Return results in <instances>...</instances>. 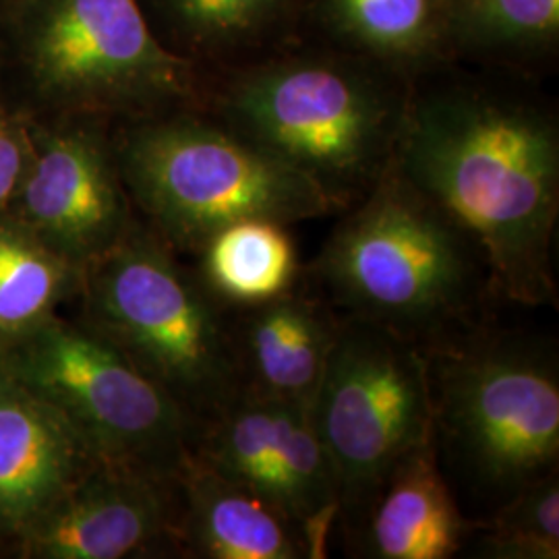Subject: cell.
<instances>
[{
  "instance_id": "7c38bea8",
  "label": "cell",
  "mask_w": 559,
  "mask_h": 559,
  "mask_svg": "<svg viewBox=\"0 0 559 559\" xmlns=\"http://www.w3.org/2000/svg\"><path fill=\"white\" fill-rule=\"evenodd\" d=\"M170 479L94 462L21 537L32 558L122 559L177 533Z\"/></svg>"
},
{
  "instance_id": "ffe728a7",
  "label": "cell",
  "mask_w": 559,
  "mask_h": 559,
  "mask_svg": "<svg viewBox=\"0 0 559 559\" xmlns=\"http://www.w3.org/2000/svg\"><path fill=\"white\" fill-rule=\"evenodd\" d=\"M559 38V0H441V55L537 59Z\"/></svg>"
},
{
  "instance_id": "5bb4252c",
  "label": "cell",
  "mask_w": 559,
  "mask_h": 559,
  "mask_svg": "<svg viewBox=\"0 0 559 559\" xmlns=\"http://www.w3.org/2000/svg\"><path fill=\"white\" fill-rule=\"evenodd\" d=\"M242 392L311 411L338 338L340 316L321 297L290 288L233 311Z\"/></svg>"
},
{
  "instance_id": "52a82bcc",
  "label": "cell",
  "mask_w": 559,
  "mask_h": 559,
  "mask_svg": "<svg viewBox=\"0 0 559 559\" xmlns=\"http://www.w3.org/2000/svg\"><path fill=\"white\" fill-rule=\"evenodd\" d=\"M2 17L25 78L60 108L141 119L201 102L198 62L160 40L140 0H11Z\"/></svg>"
},
{
  "instance_id": "4fadbf2b",
  "label": "cell",
  "mask_w": 559,
  "mask_h": 559,
  "mask_svg": "<svg viewBox=\"0 0 559 559\" xmlns=\"http://www.w3.org/2000/svg\"><path fill=\"white\" fill-rule=\"evenodd\" d=\"M98 460L59 411L0 369V528L23 533Z\"/></svg>"
},
{
  "instance_id": "44dd1931",
  "label": "cell",
  "mask_w": 559,
  "mask_h": 559,
  "mask_svg": "<svg viewBox=\"0 0 559 559\" xmlns=\"http://www.w3.org/2000/svg\"><path fill=\"white\" fill-rule=\"evenodd\" d=\"M179 55L224 57L267 38L297 0H152ZM185 57V55H182Z\"/></svg>"
},
{
  "instance_id": "7402d4cb",
  "label": "cell",
  "mask_w": 559,
  "mask_h": 559,
  "mask_svg": "<svg viewBox=\"0 0 559 559\" xmlns=\"http://www.w3.org/2000/svg\"><path fill=\"white\" fill-rule=\"evenodd\" d=\"M475 551L487 559L559 558V475L522 487L477 522Z\"/></svg>"
},
{
  "instance_id": "e0dca14e",
  "label": "cell",
  "mask_w": 559,
  "mask_h": 559,
  "mask_svg": "<svg viewBox=\"0 0 559 559\" xmlns=\"http://www.w3.org/2000/svg\"><path fill=\"white\" fill-rule=\"evenodd\" d=\"M201 284L230 311L251 309L297 286L299 260L286 224L233 222L203 242Z\"/></svg>"
},
{
  "instance_id": "30bf717a",
  "label": "cell",
  "mask_w": 559,
  "mask_h": 559,
  "mask_svg": "<svg viewBox=\"0 0 559 559\" xmlns=\"http://www.w3.org/2000/svg\"><path fill=\"white\" fill-rule=\"evenodd\" d=\"M193 456L278 506L325 558L340 491L307 408L240 392L201 429Z\"/></svg>"
},
{
  "instance_id": "5b68a950",
  "label": "cell",
  "mask_w": 559,
  "mask_h": 559,
  "mask_svg": "<svg viewBox=\"0 0 559 559\" xmlns=\"http://www.w3.org/2000/svg\"><path fill=\"white\" fill-rule=\"evenodd\" d=\"M81 276L94 330L158 381L200 433L242 392L228 309L160 239L131 226Z\"/></svg>"
},
{
  "instance_id": "3957f363",
  "label": "cell",
  "mask_w": 559,
  "mask_h": 559,
  "mask_svg": "<svg viewBox=\"0 0 559 559\" xmlns=\"http://www.w3.org/2000/svg\"><path fill=\"white\" fill-rule=\"evenodd\" d=\"M411 90L406 73L355 52L286 55L235 73L212 115L309 177L342 212L390 168Z\"/></svg>"
},
{
  "instance_id": "9c48e42d",
  "label": "cell",
  "mask_w": 559,
  "mask_h": 559,
  "mask_svg": "<svg viewBox=\"0 0 559 559\" xmlns=\"http://www.w3.org/2000/svg\"><path fill=\"white\" fill-rule=\"evenodd\" d=\"M309 415L336 475L340 522L353 533L388 475L436 438L427 353L378 323L340 316Z\"/></svg>"
},
{
  "instance_id": "d6986e66",
  "label": "cell",
  "mask_w": 559,
  "mask_h": 559,
  "mask_svg": "<svg viewBox=\"0 0 559 559\" xmlns=\"http://www.w3.org/2000/svg\"><path fill=\"white\" fill-rule=\"evenodd\" d=\"M81 274L17 218H0V355L50 320Z\"/></svg>"
},
{
  "instance_id": "8fae6325",
  "label": "cell",
  "mask_w": 559,
  "mask_h": 559,
  "mask_svg": "<svg viewBox=\"0 0 559 559\" xmlns=\"http://www.w3.org/2000/svg\"><path fill=\"white\" fill-rule=\"evenodd\" d=\"M13 207L23 226L81 267L133 226L115 145L87 122L34 129V156Z\"/></svg>"
},
{
  "instance_id": "ba28073f",
  "label": "cell",
  "mask_w": 559,
  "mask_h": 559,
  "mask_svg": "<svg viewBox=\"0 0 559 559\" xmlns=\"http://www.w3.org/2000/svg\"><path fill=\"white\" fill-rule=\"evenodd\" d=\"M0 369L52 404L98 462L179 480L195 454V423L94 328L48 320L2 353Z\"/></svg>"
},
{
  "instance_id": "277c9868",
  "label": "cell",
  "mask_w": 559,
  "mask_h": 559,
  "mask_svg": "<svg viewBox=\"0 0 559 559\" xmlns=\"http://www.w3.org/2000/svg\"><path fill=\"white\" fill-rule=\"evenodd\" d=\"M115 154L127 193L180 249L200 251L233 222L288 226L340 212L309 177L193 108L141 117Z\"/></svg>"
},
{
  "instance_id": "7a4b0ae2",
  "label": "cell",
  "mask_w": 559,
  "mask_h": 559,
  "mask_svg": "<svg viewBox=\"0 0 559 559\" xmlns=\"http://www.w3.org/2000/svg\"><path fill=\"white\" fill-rule=\"evenodd\" d=\"M321 299L433 350L485 325L496 299L477 245L392 168L309 265Z\"/></svg>"
},
{
  "instance_id": "2e32d148",
  "label": "cell",
  "mask_w": 559,
  "mask_h": 559,
  "mask_svg": "<svg viewBox=\"0 0 559 559\" xmlns=\"http://www.w3.org/2000/svg\"><path fill=\"white\" fill-rule=\"evenodd\" d=\"M179 485L185 510L177 533L205 559H316L305 531L278 506L191 459Z\"/></svg>"
},
{
  "instance_id": "ac0fdd59",
  "label": "cell",
  "mask_w": 559,
  "mask_h": 559,
  "mask_svg": "<svg viewBox=\"0 0 559 559\" xmlns=\"http://www.w3.org/2000/svg\"><path fill=\"white\" fill-rule=\"evenodd\" d=\"M323 25L350 52L402 73L441 55V0H320Z\"/></svg>"
},
{
  "instance_id": "9a60e30c",
  "label": "cell",
  "mask_w": 559,
  "mask_h": 559,
  "mask_svg": "<svg viewBox=\"0 0 559 559\" xmlns=\"http://www.w3.org/2000/svg\"><path fill=\"white\" fill-rule=\"evenodd\" d=\"M477 522L464 519L440 468L436 438L411 452L381 483L353 535L365 558H454Z\"/></svg>"
},
{
  "instance_id": "6da1fadb",
  "label": "cell",
  "mask_w": 559,
  "mask_h": 559,
  "mask_svg": "<svg viewBox=\"0 0 559 559\" xmlns=\"http://www.w3.org/2000/svg\"><path fill=\"white\" fill-rule=\"evenodd\" d=\"M392 168L477 245L496 299L558 307L559 129L547 108L477 83L411 90Z\"/></svg>"
},
{
  "instance_id": "603a6c76",
  "label": "cell",
  "mask_w": 559,
  "mask_h": 559,
  "mask_svg": "<svg viewBox=\"0 0 559 559\" xmlns=\"http://www.w3.org/2000/svg\"><path fill=\"white\" fill-rule=\"evenodd\" d=\"M34 156V129L25 120L0 108V214L17 200Z\"/></svg>"
},
{
  "instance_id": "8992f818",
  "label": "cell",
  "mask_w": 559,
  "mask_h": 559,
  "mask_svg": "<svg viewBox=\"0 0 559 559\" xmlns=\"http://www.w3.org/2000/svg\"><path fill=\"white\" fill-rule=\"evenodd\" d=\"M425 353L436 441L479 491L501 503L558 473L559 371L549 346L480 325Z\"/></svg>"
},
{
  "instance_id": "cb8c5ba5",
  "label": "cell",
  "mask_w": 559,
  "mask_h": 559,
  "mask_svg": "<svg viewBox=\"0 0 559 559\" xmlns=\"http://www.w3.org/2000/svg\"><path fill=\"white\" fill-rule=\"evenodd\" d=\"M9 2H11V0H0V13H2V11H4V7H7V4H9Z\"/></svg>"
}]
</instances>
